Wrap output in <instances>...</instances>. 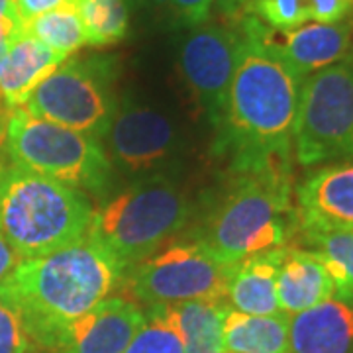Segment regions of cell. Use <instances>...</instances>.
Returning <instances> with one entry per match:
<instances>
[{
	"mask_svg": "<svg viewBox=\"0 0 353 353\" xmlns=\"http://www.w3.org/2000/svg\"><path fill=\"white\" fill-rule=\"evenodd\" d=\"M110 161L130 175H145L171 157L176 145L173 120L145 102L118 101L108 128Z\"/></svg>",
	"mask_w": 353,
	"mask_h": 353,
	"instance_id": "8fae6325",
	"label": "cell"
},
{
	"mask_svg": "<svg viewBox=\"0 0 353 353\" xmlns=\"http://www.w3.org/2000/svg\"><path fill=\"white\" fill-rule=\"evenodd\" d=\"M20 261H22V257L14 252L12 245L4 240V236L0 234V283L12 273L14 267Z\"/></svg>",
	"mask_w": 353,
	"mask_h": 353,
	"instance_id": "f546056e",
	"label": "cell"
},
{
	"mask_svg": "<svg viewBox=\"0 0 353 353\" xmlns=\"http://www.w3.org/2000/svg\"><path fill=\"white\" fill-rule=\"evenodd\" d=\"M292 226L290 167H269L236 173V183L206 216L194 241L218 261L238 265L285 245Z\"/></svg>",
	"mask_w": 353,
	"mask_h": 353,
	"instance_id": "3957f363",
	"label": "cell"
},
{
	"mask_svg": "<svg viewBox=\"0 0 353 353\" xmlns=\"http://www.w3.org/2000/svg\"><path fill=\"white\" fill-rule=\"evenodd\" d=\"M26 353H59L57 350H53V347H46V345H38V343H32L30 345V350Z\"/></svg>",
	"mask_w": 353,
	"mask_h": 353,
	"instance_id": "836d02e7",
	"label": "cell"
},
{
	"mask_svg": "<svg viewBox=\"0 0 353 353\" xmlns=\"http://www.w3.org/2000/svg\"><path fill=\"white\" fill-rule=\"evenodd\" d=\"M238 265L218 261L199 241L171 243L134 269L126 285L132 301L148 306L192 301L224 303Z\"/></svg>",
	"mask_w": 353,
	"mask_h": 353,
	"instance_id": "9c48e42d",
	"label": "cell"
},
{
	"mask_svg": "<svg viewBox=\"0 0 353 353\" xmlns=\"http://www.w3.org/2000/svg\"><path fill=\"white\" fill-rule=\"evenodd\" d=\"M216 0H167L169 10L179 24L196 28L202 26L212 10Z\"/></svg>",
	"mask_w": 353,
	"mask_h": 353,
	"instance_id": "83f0119b",
	"label": "cell"
},
{
	"mask_svg": "<svg viewBox=\"0 0 353 353\" xmlns=\"http://www.w3.org/2000/svg\"><path fill=\"white\" fill-rule=\"evenodd\" d=\"M32 345L18 308L0 296V353H26Z\"/></svg>",
	"mask_w": 353,
	"mask_h": 353,
	"instance_id": "484cf974",
	"label": "cell"
},
{
	"mask_svg": "<svg viewBox=\"0 0 353 353\" xmlns=\"http://www.w3.org/2000/svg\"><path fill=\"white\" fill-rule=\"evenodd\" d=\"M224 353H232V352H224Z\"/></svg>",
	"mask_w": 353,
	"mask_h": 353,
	"instance_id": "e575fe53",
	"label": "cell"
},
{
	"mask_svg": "<svg viewBox=\"0 0 353 353\" xmlns=\"http://www.w3.org/2000/svg\"><path fill=\"white\" fill-rule=\"evenodd\" d=\"M92 214L85 192L12 161L0 167V234L22 259L87 238Z\"/></svg>",
	"mask_w": 353,
	"mask_h": 353,
	"instance_id": "277c9868",
	"label": "cell"
},
{
	"mask_svg": "<svg viewBox=\"0 0 353 353\" xmlns=\"http://www.w3.org/2000/svg\"><path fill=\"white\" fill-rule=\"evenodd\" d=\"M122 353H185V336L175 306H150L141 328Z\"/></svg>",
	"mask_w": 353,
	"mask_h": 353,
	"instance_id": "603a6c76",
	"label": "cell"
},
{
	"mask_svg": "<svg viewBox=\"0 0 353 353\" xmlns=\"http://www.w3.org/2000/svg\"><path fill=\"white\" fill-rule=\"evenodd\" d=\"M185 336V353H224V316L230 304L192 301L173 304Z\"/></svg>",
	"mask_w": 353,
	"mask_h": 353,
	"instance_id": "44dd1931",
	"label": "cell"
},
{
	"mask_svg": "<svg viewBox=\"0 0 353 353\" xmlns=\"http://www.w3.org/2000/svg\"><path fill=\"white\" fill-rule=\"evenodd\" d=\"M136 8H157L161 4H167V0H132Z\"/></svg>",
	"mask_w": 353,
	"mask_h": 353,
	"instance_id": "d6a6232c",
	"label": "cell"
},
{
	"mask_svg": "<svg viewBox=\"0 0 353 353\" xmlns=\"http://www.w3.org/2000/svg\"><path fill=\"white\" fill-rule=\"evenodd\" d=\"M259 20L240 18L241 50L222 116L232 171L290 167L304 75L265 43Z\"/></svg>",
	"mask_w": 353,
	"mask_h": 353,
	"instance_id": "6da1fadb",
	"label": "cell"
},
{
	"mask_svg": "<svg viewBox=\"0 0 353 353\" xmlns=\"http://www.w3.org/2000/svg\"><path fill=\"white\" fill-rule=\"evenodd\" d=\"M292 148L304 167L353 159V57L304 77Z\"/></svg>",
	"mask_w": 353,
	"mask_h": 353,
	"instance_id": "ba28073f",
	"label": "cell"
},
{
	"mask_svg": "<svg viewBox=\"0 0 353 353\" xmlns=\"http://www.w3.org/2000/svg\"><path fill=\"white\" fill-rule=\"evenodd\" d=\"M71 0H14L16 4V12L20 16L22 22H28L32 18H36L39 14L50 12L55 8H61L65 4H69Z\"/></svg>",
	"mask_w": 353,
	"mask_h": 353,
	"instance_id": "f1b7e54d",
	"label": "cell"
},
{
	"mask_svg": "<svg viewBox=\"0 0 353 353\" xmlns=\"http://www.w3.org/2000/svg\"><path fill=\"white\" fill-rule=\"evenodd\" d=\"M18 16L16 12V4L14 0H0V20H6V18H14Z\"/></svg>",
	"mask_w": 353,
	"mask_h": 353,
	"instance_id": "1f68e13d",
	"label": "cell"
},
{
	"mask_svg": "<svg viewBox=\"0 0 353 353\" xmlns=\"http://www.w3.org/2000/svg\"><path fill=\"white\" fill-rule=\"evenodd\" d=\"M290 316L243 314L228 308L224 316V350L232 353H290Z\"/></svg>",
	"mask_w": 353,
	"mask_h": 353,
	"instance_id": "d6986e66",
	"label": "cell"
},
{
	"mask_svg": "<svg viewBox=\"0 0 353 353\" xmlns=\"http://www.w3.org/2000/svg\"><path fill=\"white\" fill-rule=\"evenodd\" d=\"M308 18L318 24L345 22L353 14V0H306Z\"/></svg>",
	"mask_w": 353,
	"mask_h": 353,
	"instance_id": "4316f807",
	"label": "cell"
},
{
	"mask_svg": "<svg viewBox=\"0 0 353 353\" xmlns=\"http://www.w3.org/2000/svg\"><path fill=\"white\" fill-rule=\"evenodd\" d=\"M248 14L273 30H292L310 20L306 0H252Z\"/></svg>",
	"mask_w": 353,
	"mask_h": 353,
	"instance_id": "d4e9b609",
	"label": "cell"
},
{
	"mask_svg": "<svg viewBox=\"0 0 353 353\" xmlns=\"http://www.w3.org/2000/svg\"><path fill=\"white\" fill-rule=\"evenodd\" d=\"M63 61L59 53L22 32L12 41L0 69V104L10 112L22 108L34 88Z\"/></svg>",
	"mask_w": 353,
	"mask_h": 353,
	"instance_id": "2e32d148",
	"label": "cell"
},
{
	"mask_svg": "<svg viewBox=\"0 0 353 353\" xmlns=\"http://www.w3.org/2000/svg\"><path fill=\"white\" fill-rule=\"evenodd\" d=\"M122 281V267L88 234L63 250L22 259L0 283V296L18 308L32 343L57 350L65 330Z\"/></svg>",
	"mask_w": 353,
	"mask_h": 353,
	"instance_id": "7a4b0ae2",
	"label": "cell"
},
{
	"mask_svg": "<svg viewBox=\"0 0 353 353\" xmlns=\"http://www.w3.org/2000/svg\"><path fill=\"white\" fill-rule=\"evenodd\" d=\"M285 253L287 245H281L269 252L255 253L238 263L228 289V301L234 310L253 316L281 312L277 301V275Z\"/></svg>",
	"mask_w": 353,
	"mask_h": 353,
	"instance_id": "ac0fdd59",
	"label": "cell"
},
{
	"mask_svg": "<svg viewBox=\"0 0 353 353\" xmlns=\"http://www.w3.org/2000/svg\"><path fill=\"white\" fill-rule=\"evenodd\" d=\"M290 353H353V301L332 296L290 316Z\"/></svg>",
	"mask_w": 353,
	"mask_h": 353,
	"instance_id": "9a60e30c",
	"label": "cell"
},
{
	"mask_svg": "<svg viewBox=\"0 0 353 353\" xmlns=\"http://www.w3.org/2000/svg\"><path fill=\"white\" fill-rule=\"evenodd\" d=\"M296 228L353 230V163L324 167L296 190Z\"/></svg>",
	"mask_w": 353,
	"mask_h": 353,
	"instance_id": "5bb4252c",
	"label": "cell"
},
{
	"mask_svg": "<svg viewBox=\"0 0 353 353\" xmlns=\"http://www.w3.org/2000/svg\"><path fill=\"white\" fill-rule=\"evenodd\" d=\"M265 43L304 77L352 57V24H303L292 30H273L257 24Z\"/></svg>",
	"mask_w": 353,
	"mask_h": 353,
	"instance_id": "7c38bea8",
	"label": "cell"
},
{
	"mask_svg": "<svg viewBox=\"0 0 353 353\" xmlns=\"http://www.w3.org/2000/svg\"><path fill=\"white\" fill-rule=\"evenodd\" d=\"M114 81V55L71 57L34 88L22 108L92 139H102L118 106Z\"/></svg>",
	"mask_w": 353,
	"mask_h": 353,
	"instance_id": "52a82bcc",
	"label": "cell"
},
{
	"mask_svg": "<svg viewBox=\"0 0 353 353\" xmlns=\"http://www.w3.org/2000/svg\"><path fill=\"white\" fill-rule=\"evenodd\" d=\"M24 32L65 59L87 46L85 26L71 2L24 22Z\"/></svg>",
	"mask_w": 353,
	"mask_h": 353,
	"instance_id": "7402d4cb",
	"label": "cell"
},
{
	"mask_svg": "<svg viewBox=\"0 0 353 353\" xmlns=\"http://www.w3.org/2000/svg\"><path fill=\"white\" fill-rule=\"evenodd\" d=\"M216 2H218V10L230 20H240L241 16L248 14L252 4V0H216Z\"/></svg>",
	"mask_w": 353,
	"mask_h": 353,
	"instance_id": "4dcf8cb0",
	"label": "cell"
},
{
	"mask_svg": "<svg viewBox=\"0 0 353 353\" xmlns=\"http://www.w3.org/2000/svg\"><path fill=\"white\" fill-rule=\"evenodd\" d=\"M4 143L12 163L81 192L104 196L112 185V161L97 139L38 118L24 108L10 114Z\"/></svg>",
	"mask_w": 353,
	"mask_h": 353,
	"instance_id": "8992f818",
	"label": "cell"
},
{
	"mask_svg": "<svg viewBox=\"0 0 353 353\" xmlns=\"http://www.w3.org/2000/svg\"><path fill=\"white\" fill-rule=\"evenodd\" d=\"M85 26L87 46H114L128 34L126 0H71Z\"/></svg>",
	"mask_w": 353,
	"mask_h": 353,
	"instance_id": "cb8c5ba5",
	"label": "cell"
},
{
	"mask_svg": "<svg viewBox=\"0 0 353 353\" xmlns=\"http://www.w3.org/2000/svg\"><path fill=\"white\" fill-rule=\"evenodd\" d=\"M308 250L318 255L336 287V296L353 301V230H299Z\"/></svg>",
	"mask_w": 353,
	"mask_h": 353,
	"instance_id": "ffe728a7",
	"label": "cell"
},
{
	"mask_svg": "<svg viewBox=\"0 0 353 353\" xmlns=\"http://www.w3.org/2000/svg\"><path fill=\"white\" fill-rule=\"evenodd\" d=\"M190 201L175 181L153 175L122 190L92 214L88 234L126 273L187 226Z\"/></svg>",
	"mask_w": 353,
	"mask_h": 353,
	"instance_id": "5b68a950",
	"label": "cell"
},
{
	"mask_svg": "<svg viewBox=\"0 0 353 353\" xmlns=\"http://www.w3.org/2000/svg\"><path fill=\"white\" fill-rule=\"evenodd\" d=\"M326 267L310 250L287 248L277 275V301L283 314L294 316L334 296Z\"/></svg>",
	"mask_w": 353,
	"mask_h": 353,
	"instance_id": "e0dca14e",
	"label": "cell"
},
{
	"mask_svg": "<svg viewBox=\"0 0 353 353\" xmlns=\"http://www.w3.org/2000/svg\"><path fill=\"white\" fill-rule=\"evenodd\" d=\"M145 320L132 299H104L65 330L59 353H122Z\"/></svg>",
	"mask_w": 353,
	"mask_h": 353,
	"instance_id": "4fadbf2b",
	"label": "cell"
},
{
	"mask_svg": "<svg viewBox=\"0 0 353 353\" xmlns=\"http://www.w3.org/2000/svg\"><path fill=\"white\" fill-rule=\"evenodd\" d=\"M241 39L238 20L228 26H196L181 43V75L214 126L222 124L228 90L240 59Z\"/></svg>",
	"mask_w": 353,
	"mask_h": 353,
	"instance_id": "30bf717a",
	"label": "cell"
}]
</instances>
